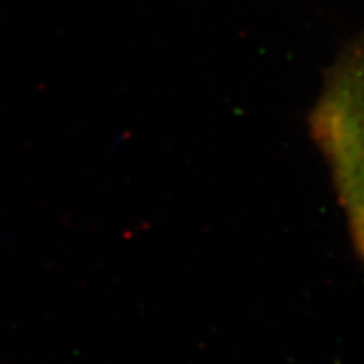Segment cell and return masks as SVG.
Instances as JSON below:
<instances>
[]
</instances>
